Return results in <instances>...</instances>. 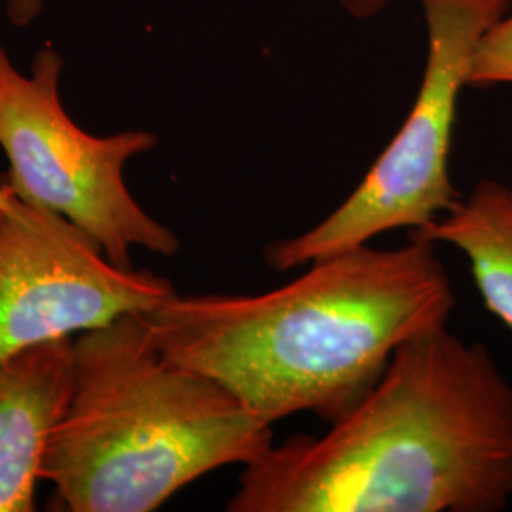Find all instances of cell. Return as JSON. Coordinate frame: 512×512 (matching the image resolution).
<instances>
[{
	"instance_id": "obj_9",
	"label": "cell",
	"mask_w": 512,
	"mask_h": 512,
	"mask_svg": "<svg viewBox=\"0 0 512 512\" xmlns=\"http://www.w3.org/2000/svg\"><path fill=\"white\" fill-rule=\"evenodd\" d=\"M512 84V14L497 19L476 48L467 88Z\"/></svg>"
},
{
	"instance_id": "obj_6",
	"label": "cell",
	"mask_w": 512,
	"mask_h": 512,
	"mask_svg": "<svg viewBox=\"0 0 512 512\" xmlns=\"http://www.w3.org/2000/svg\"><path fill=\"white\" fill-rule=\"evenodd\" d=\"M179 293L150 270L112 264L71 220L16 198L0 209V361L101 329Z\"/></svg>"
},
{
	"instance_id": "obj_8",
	"label": "cell",
	"mask_w": 512,
	"mask_h": 512,
	"mask_svg": "<svg viewBox=\"0 0 512 512\" xmlns=\"http://www.w3.org/2000/svg\"><path fill=\"white\" fill-rule=\"evenodd\" d=\"M410 236L467 256L486 308L512 329V186L480 181L467 200Z\"/></svg>"
},
{
	"instance_id": "obj_10",
	"label": "cell",
	"mask_w": 512,
	"mask_h": 512,
	"mask_svg": "<svg viewBox=\"0 0 512 512\" xmlns=\"http://www.w3.org/2000/svg\"><path fill=\"white\" fill-rule=\"evenodd\" d=\"M44 2L46 0H6V16L12 25L23 29L37 21L44 10Z\"/></svg>"
},
{
	"instance_id": "obj_11",
	"label": "cell",
	"mask_w": 512,
	"mask_h": 512,
	"mask_svg": "<svg viewBox=\"0 0 512 512\" xmlns=\"http://www.w3.org/2000/svg\"><path fill=\"white\" fill-rule=\"evenodd\" d=\"M353 18L368 19L378 16L389 0H340Z\"/></svg>"
},
{
	"instance_id": "obj_2",
	"label": "cell",
	"mask_w": 512,
	"mask_h": 512,
	"mask_svg": "<svg viewBox=\"0 0 512 512\" xmlns=\"http://www.w3.org/2000/svg\"><path fill=\"white\" fill-rule=\"evenodd\" d=\"M512 499V385L446 327L404 342L321 437L243 465L230 512H495Z\"/></svg>"
},
{
	"instance_id": "obj_5",
	"label": "cell",
	"mask_w": 512,
	"mask_h": 512,
	"mask_svg": "<svg viewBox=\"0 0 512 512\" xmlns=\"http://www.w3.org/2000/svg\"><path fill=\"white\" fill-rule=\"evenodd\" d=\"M420 2L427 59L420 92L403 126L336 211L308 232L266 249V262L277 272L308 266L399 228L420 230L461 202L450 179L459 95L467 88L480 40L509 12L512 0Z\"/></svg>"
},
{
	"instance_id": "obj_4",
	"label": "cell",
	"mask_w": 512,
	"mask_h": 512,
	"mask_svg": "<svg viewBox=\"0 0 512 512\" xmlns=\"http://www.w3.org/2000/svg\"><path fill=\"white\" fill-rule=\"evenodd\" d=\"M63 67L44 46L23 74L0 44V148L8 160L0 183L21 202L71 220L116 266L135 268V249L175 255L177 234L139 205L124 179L129 160L158 147V137L145 129L86 133L63 107Z\"/></svg>"
},
{
	"instance_id": "obj_3",
	"label": "cell",
	"mask_w": 512,
	"mask_h": 512,
	"mask_svg": "<svg viewBox=\"0 0 512 512\" xmlns=\"http://www.w3.org/2000/svg\"><path fill=\"white\" fill-rule=\"evenodd\" d=\"M73 353L71 395L40 467L55 509L158 511L274 444L272 425L228 389L167 359L141 313L74 336Z\"/></svg>"
},
{
	"instance_id": "obj_7",
	"label": "cell",
	"mask_w": 512,
	"mask_h": 512,
	"mask_svg": "<svg viewBox=\"0 0 512 512\" xmlns=\"http://www.w3.org/2000/svg\"><path fill=\"white\" fill-rule=\"evenodd\" d=\"M73 340L0 361V512L35 511L44 452L73 387Z\"/></svg>"
},
{
	"instance_id": "obj_1",
	"label": "cell",
	"mask_w": 512,
	"mask_h": 512,
	"mask_svg": "<svg viewBox=\"0 0 512 512\" xmlns=\"http://www.w3.org/2000/svg\"><path fill=\"white\" fill-rule=\"evenodd\" d=\"M437 243L359 245L260 294H181L141 313L167 359L275 421L342 418L410 338L446 327L456 298Z\"/></svg>"
},
{
	"instance_id": "obj_12",
	"label": "cell",
	"mask_w": 512,
	"mask_h": 512,
	"mask_svg": "<svg viewBox=\"0 0 512 512\" xmlns=\"http://www.w3.org/2000/svg\"><path fill=\"white\" fill-rule=\"evenodd\" d=\"M14 205H16V196L0 183V209L10 211V209H14Z\"/></svg>"
}]
</instances>
